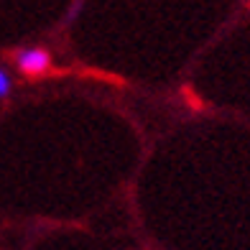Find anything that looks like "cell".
<instances>
[{
  "label": "cell",
  "mask_w": 250,
  "mask_h": 250,
  "mask_svg": "<svg viewBox=\"0 0 250 250\" xmlns=\"http://www.w3.org/2000/svg\"><path fill=\"white\" fill-rule=\"evenodd\" d=\"M13 66L23 77H43L46 72H51L54 56L43 46H23L13 54Z\"/></svg>",
  "instance_id": "obj_1"
},
{
  "label": "cell",
  "mask_w": 250,
  "mask_h": 250,
  "mask_svg": "<svg viewBox=\"0 0 250 250\" xmlns=\"http://www.w3.org/2000/svg\"><path fill=\"white\" fill-rule=\"evenodd\" d=\"M13 92V77L5 66H0V100H8Z\"/></svg>",
  "instance_id": "obj_2"
}]
</instances>
